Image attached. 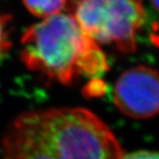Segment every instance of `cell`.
I'll use <instances>...</instances> for the list:
<instances>
[{
  "mask_svg": "<svg viewBox=\"0 0 159 159\" xmlns=\"http://www.w3.org/2000/svg\"><path fill=\"white\" fill-rule=\"evenodd\" d=\"M3 159H121L110 129L84 108H53L18 116L3 139Z\"/></svg>",
  "mask_w": 159,
  "mask_h": 159,
  "instance_id": "1",
  "label": "cell"
},
{
  "mask_svg": "<svg viewBox=\"0 0 159 159\" xmlns=\"http://www.w3.org/2000/svg\"><path fill=\"white\" fill-rule=\"evenodd\" d=\"M20 58L29 70L70 85L81 76H102L107 60L70 14H58L31 26L21 39Z\"/></svg>",
  "mask_w": 159,
  "mask_h": 159,
  "instance_id": "2",
  "label": "cell"
},
{
  "mask_svg": "<svg viewBox=\"0 0 159 159\" xmlns=\"http://www.w3.org/2000/svg\"><path fill=\"white\" fill-rule=\"evenodd\" d=\"M72 16L94 41L112 43L123 53L135 50L147 17L142 0H75Z\"/></svg>",
  "mask_w": 159,
  "mask_h": 159,
  "instance_id": "3",
  "label": "cell"
},
{
  "mask_svg": "<svg viewBox=\"0 0 159 159\" xmlns=\"http://www.w3.org/2000/svg\"><path fill=\"white\" fill-rule=\"evenodd\" d=\"M114 103L125 115L143 119L159 112V72L139 65L124 72L114 87Z\"/></svg>",
  "mask_w": 159,
  "mask_h": 159,
  "instance_id": "4",
  "label": "cell"
},
{
  "mask_svg": "<svg viewBox=\"0 0 159 159\" xmlns=\"http://www.w3.org/2000/svg\"><path fill=\"white\" fill-rule=\"evenodd\" d=\"M70 0H23L28 11L39 17H49L61 14Z\"/></svg>",
  "mask_w": 159,
  "mask_h": 159,
  "instance_id": "5",
  "label": "cell"
},
{
  "mask_svg": "<svg viewBox=\"0 0 159 159\" xmlns=\"http://www.w3.org/2000/svg\"><path fill=\"white\" fill-rule=\"evenodd\" d=\"M10 18L9 16L0 15V54L7 52L12 46L8 33V23Z\"/></svg>",
  "mask_w": 159,
  "mask_h": 159,
  "instance_id": "6",
  "label": "cell"
},
{
  "mask_svg": "<svg viewBox=\"0 0 159 159\" xmlns=\"http://www.w3.org/2000/svg\"><path fill=\"white\" fill-rule=\"evenodd\" d=\"M121 159H159V152L150 151H138L127 155H123Z\"/></svg>",
  "mask_w": 159,
  "mask_h": 159,
  "instance_id": "7",
  "label": "cell"
},
{
  "mask_svg": "<svg viewBox=\"0 0 159 159\" xmlns=\"http://www.w3.org/2000/svg\"><path fill=\"white\" fill-rule=\"evenodd\" d=\"M152 3L155 6V8L159 11V0H152Z\"/></svg>",
  "mask_w": 159,
  "mask_h": 159,
  "instance_id": "8",
  "label": "cell"
}]
</instances>
